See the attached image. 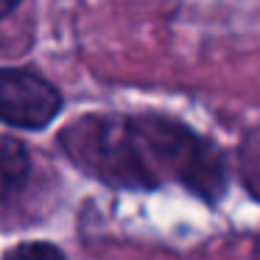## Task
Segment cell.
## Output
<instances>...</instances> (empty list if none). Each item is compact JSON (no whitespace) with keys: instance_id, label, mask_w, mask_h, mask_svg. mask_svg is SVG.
I'll return each mask as SVG.
<instances>
[{"instance_id":"obj_1","label":"cell","mask_w":260,"mask_h":260,"mask_svg":"<svg viewBox=\"0 0 260 260\" xmlns=\"http://www.w3.org/2000/svg\"><path fill=\"white\" fill-rule=\"evenodd\" d=\"M64 154L84 174L126 190L159 187L135 115H84L59 135Z\"/></svg>"},{"instance_id":"obj_4","label":"cell","mask_w":260,"mask_h":260,"mask_svg":"<svg viewBox=\"0 0 260 260\" xmlns=\"http://www.w3.org/2000/svg\"><path fill=\"white\" fill-rule=\"evenodd\" d=\"M28 148L12 135H0V202L14 199L28 182Z\"/></svg>"},{"instance_id":"obj_3","label":"cell","mask_w":260,"mask_h":260,"mask_svg":"<svg viewBox=\"0 0 260 260\" xmlns=\"http://www.w3.org/2000/svg\"><path fill=\"white\" fill-rule=\"evenodd\" d=\"M62 112V92L25 68L0 70V120L17 129H45Z\"/></svg>"},{"instance_id":"obj_2","label":"cell","mask_w":260,"mask_h":260,"mask_svg":"<svg viewBox=\"0 0 260 260\" xmlns=\"http://www.w3.org/2000/svg\"><path fill=\"white\" fill-rule=\"evenodd\" d=\"M137 126L159 185L174 179L207 202L224 196L226 162L210 140L162 115H137Z\"/></svg>"},{"instance_id":"obj_5","label":"cell","mask_w":260,"mask_h":260,"mask_svg":"<svg viewBox=\"0 0 260 260\" xmlns=\"http://www.w3.org/2000/svg\"><path fill=\"white\" fill-rule=\"evenodd\" d=\"M3 260H64V254L59 252L53 243H20V246L9 249L3 254Z\"/></svg>"},{"instance_id":"obj_6","label":"cell","mask_w":260,"mask_h":260,"mask_svg":"<svg viewBox=\"0 0 260 260\" xmlns=\"http://www.w3.org/2000/svg\"><path fill=\"white\" fill-rule=\"evenodd\" d=\"M20 3H23V0H0V20L9 17V14H12L14 9L20 6Z\"/></svg>"}]
</instances>
